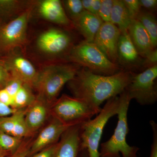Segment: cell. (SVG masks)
I'll return each instance as SVG.
<instances>
[{
    "label": "cell",
    "mask_w": 157,
    "mask_h": 157,
    "mask_svg": "<svg viewBox=\"0 0 157 157\" xmlns=\"http://www.w3.org/2000/svg\"><path fill=\"white\" fill-rule=\"evenodd\" d=\"M113 0H101L99 17L103 22H110Z\"/></svg>",
    "instance_id": "26"
},
{
    "label": "cell",
    "mask_w": 157,
    "mask_h": 157,
    "mask_svg": "<svg viewBox=\"0 0 157 157\" xmlns=\"http://www.w3.org/2000/svg\"><path fill=\"white\" fill-rule=\"evenodd\" d=\"M12 77L17 78L31 87H34L39 71L29 60L14 51L0 57Z\"/></svg>",
    "instance_id": "10"
},
{
    "label": "cell",
    "mask_w": 157,
    "mask_h": 157,
    "mask_svg": "<svg viewBox=\"0 0 157 157\" xmlns=\"http://www.w3.org/2000/svg\"><path fill=\"white\" fill-rule=\"evenodd\" d=\"M31 87L25 83L23 85L13 98V108L17 109L30 106L35 102V97Z\"/></svg>",
    "instance_id": "23"
},
{
    "label": "cell",
    "mask_w": 157,
    "mask_h": 157,
    "mask_svg": "<svg viewBox=\"0 0 157 157\" xmlns=\"http://www.w3.org/2000/svg\"><path fill=\"white\" fill-rule=\"evenodd\" d=\"M35 7L40 17L49 22L67 28H73V22L66 14L62 1H36Z\"/></svg>",
    "instance_id": "12"
},
{
    "label": "cell",
    "mask_w": 157,
    "mask_h": 157,
    "mask_svg": "<svg viewBox=\"0 0 157 157\" xmlns=\"http://www.w3.org/2000/svg\"><path fill=\"white\" fill-rule=\"evenodd\" d=\"M101 107H96L82 100L64 95L54 105L55 117L70 127L80 125L98 114Z\"/></svg>",
    "instance_id": "6"
},
{
    "label": "cell",
    "mask_w": 157,
    "mask_h": 157,
    "mask_svg": "<svg viewBox=\"0 0 157 157\" xmlns=\"http://www.w3.org/2000/svg\"><path fill=\"white\" fill-rule=\"evenodd\" d=\"M21 141V138L0 132V147L5 151H14L19 147Z\"/></svg>",
    "instance_id": "25"
},
{
    "label": "cell",
    "mask_w": 157,
    "mask_h": 157,
    "mask_svg": "<svg viewBox=\"0 0 157 157\" xmlns=\"http://www.w3.org/2000/svg\"><path fill=\"white\" fill-rule=\"evenodd\" d=\"M157 65H153L141 73H134L125 90L131 100L141 105H150L157 101Z\"/></svg>",
    "instance_id": "8"
},
{
    "label": "cell",
    "mask_w": 157,
    "mask_h": 157,
    "mask_svg": "<svg viewBox=\"0 0 157 157\" xmlns=\"http://www.w3.org/2000/svg\"><path fill=\"white\" fill-rule=\"evenodd\" d=\"M79 157H89L87 149H82L81 152H80Z\"/></svg>",
    "instance_id": "39"
},
{
    "label": "cell",
    "mask_w": 157,
    "mask_h": 157,
    "mask_svg": "<svg viewBox=\"0 0 157 157\" xmlns=\"http://www.w3.org/2000/svg\"><path fill=\"white\" fill-rule=\"evenodd\" d=\"M67 58L73 63L99 75L109 76L123 70L110 61L94 42L84 40L73 45Z\"/></svg>",
    "instance_id": "5"
},
{
    "label": "cell",
    "mask_w": 157,
    "mask_h": 157,
    "mask_svg": "<svg viewBox=\"0 0 157 157\" xmlns=\"http://www.w3.org/2000/svg\"><path fill=\"white\" fill-rule=\"evenodd\" d=\"M128 32L139 55L146 58L155 49L153 46L148 34L137 20H132Z\"/></svg>",
    "instance_id": "15"
},
{
    "label": "cell",
    "mask_w": 157,
    "mask_h": 157,
    "mask_svg": "<svg viewBox=\"0 0 157 157\" xmlns=\"http://www.w3.org/2000/svg\"><path fill=\"white\" fill-rule=\"evenodd\" d=\"M93 0H82L83 9L85 11L90 12Z\"/></svg>",
    "instance_id": "38"
},
{
    "label": "cell",
    "mask_w": 157,
    "mask_h": 157,
    "mask_svg": "<svg viewBox=\"0 0 157 157\" xmlns=\"http://www.w3.org/2000/svg\"><path fill=\"white\" fill-rule=\"evenodd\" d=\"M140 7L148 10H153L156 8L157 0H139Z\"/></svg>",
    "instance_id": "34"
},
{
    "label": "cell",
    "mask_w": 157,
    "mask_h": 157,
    "mask_svg": "<svg viewBox=\"0 0 157 157\" xmlns=\"http://www.w3.org/2000/svg\"><path fill=\"white\" fill-rule=\"evenodd\" d=\"M103 21L98 16L86 11L73 21V27L83 36L85 41L93 42Z\"/></svg>",
    "instance_id": "17"
},
{
    "label": "cell",
    "mask_w": 157,
    "mask_h": 157,
    "mask_svg": "<svg viewBox=\"0 0 157 157\" xmlns=\"http://www.w3.org/2000/svg\"><path fill=\"white\" fill-rule=\"evenodd\" d=\"M121 34L118 28L112 23L103 22L94 41L107 58L116 64L118 61L117 47Z\"/></svg>",
    "instance_id": "11"
},
{
    "label": "cell",
    "mask_w": 157,
    "mask_h": 157,
    "mask_svg": "<svg viewBox=\"0 0 157 157\" xmlns=\"http://www.w3.org/2000/svg\"><path fill=\"white\" fill-rule=\"evenodd\" d=\"M62 2L66 14L72 22L85 11L81 0H65Z\"/></svg>",
    "instance_id": "24"
},
{
    "label": "cell",
    "mask_w": 157,
    "mask_h": 157,
    "mask_svg": "<svg viewBox=\"0 0 157 157\" xmlns=\"http://www.w3.org/2000/svg\"><path fill=\"white\" fill-rule=\"evenodd\" d=\"M81 67L73 63H57L43 67L39 71L34 87L39 93L40 101H54L62 88L75 77Z\"/></svg>",
    "instance_id": "2"
},
{
    "label": "cell",
    "mask_w": 157,
    "mask_h": 157,
    "mask_svg": "<svg viewBox=\"0 0 157 157\" xmlns=\"http://www.w3.org/2000/svg\"><path fill=\"white\" fill-rule=\"evenodd\" d=\"M25 113L17 110L12 115L0 117V132L21 138L28 135L30 132L26 124Z\"/></svg>",
    "instance_id": "16"
},
{
    "label": "cell",
    "mask_w": 157,
    "mask_h": 157,
    "mask_svg": "<svg viewBox=\"0 0 157 157\" xmlns=\"http://www.w3.org/2000/svg\"><path fill=\"white\" fill-rule=\"evenodd\" d=\"M29 151V149L24 147L17 151L11 157H26L28 155Z\"/></svg>",
    "instance_id": "37"
},
{
    "label": "cell",
    "mask_w": 157,
    "mask_h": 157,
    "mask_svg": "<svg viewBox=\"0 0 157 157\" xmlns=\"http://www.w3.org/2000/svg\"><path fill=\"white\" fill-rule=\"evenodd\" d=\"M132 20L136 19L141 11L139 0H123Z\"/></svg>",
    "instance_id": "27"
},
{
    "label": "cell",
    "mask_w": 157,
    "mask_h": 157,
    "mask_svg": "<svg viewBox=\"0 0 157 157\" xmlns=\"http://www.w3.org/2000/svg\"><path fill=\"white\" fill-rule=\"evenodd\" d=\"M118 62L125 66L135 65L139 62V54L128 31L121 32L117 47Z\"/></svg>",
    "instance_id": "18"
},
{
    "label": "cell",
    "mask_w": 157,
    "mask_h": 157,
    "mask_svg": "<svg viewBox=\"0 0 157 157\" xmlns=\"http://www.w3.org/2000/svg\"><path fill=\"white\" fill-rule=\"evenodd\" d=\"M101 0H93L90 12L99 17V13L101 8Z\"/></svg>",
    "instance_id": "35"
},
{
    "label": "cell",
    "mask_w": 157,
    "mask_h": 157,
    "mask_svg": "<svg viewBox=\"0 0 157 157\" xmlns=\"http://www.w3.org/2000/svg\"><path fill=\"white\" fill-rule=\"evenodd\" d=\"M12 77L4 62L0 59V89L5 88Z\"/></svg>",
    "instance_id": "29"
},
{
    "label": "cell",
    "mask_w": 157,
    "mask_h": 157,
    "mask_svg": "<svg viewBox=\"0 0 157 157\" xmlns=\"http://www.w3.org/2000/svg\"><path fill=\"white\" fill-rule=\"evenodd\" d=\"M26 112L25 121L30 132L38 129L45 122L47 115V109L41 101H35Z\"/></svg>",
    "instance_id": "20"
},
{
    "label": "cell",
    "mask_w": 157,
    "mask_h": 157,
    "mask_svg": "<svg viewBox=\"0 0 157 157\" xmlns=\"http://www.w3.org/2000/svg\"><path fill=\"white\" fill-rule=\"evenodd\" d=\"M132 20L123 0H113L110 22L122 32L128 31Z\"/></svg>",
    "instance_id": "21"
},
{
    "label": "cell",
    "mask_w": 157,
    "mask_h": 157,
    "mask_svg": "<svg viewBox=\"0 0 157 157\" xmlns=\"http://www.w3.org/2000/svg\"><path fill=\"white\" fill-rule=\"evenodd\" d=\"M35 5L13 19L0 24V57L25 44Z\"/></svg>",
    "instance_id": "7"
},
{
    "label": "cell",
    "mask_w": 157,
    "mask_h": 157,
    "mask_svg": "<svg viewBox=\"0 0 157 157\" xmlns=\"http://www.w3.org/2000/svg\"><path fill=\"white\" fill-rule=\"evenodd\" d=\"M0 101L7 106L13 107V98L4 88L0 89Z\"/></svg>",
    "instance_id": "32"
},
{
    "label": "cell",
    "mask_w": 157,
    "mask_h": 157,
    "mask_svg": "<svg viewBox=\"0 0 157 157\" xmlns=\"http://www.w3.org/2000/svg\"><path fill=\"white\" fill-rule=\"evenodd\" d=\"M36 1L0 0V24L9 21L35 5Z\"/></svg>",
    "instance_id": "19"
},
{
    "label": "cell",
    "mask_w": 157,
    "mask_h": 157,
    "mask_svg": "<svg viewBox=\"0 0 157 157\" xmlns=\"http://www.w3.org/2000/svg\"><path fill=\"white\" fill-rule=\"evenodd\" d=\"M70 127L55 117L51 123L40 132L29 149V153H35L50 144H55Z\"/></svg>",
    "instance_id": "14"
},
{
    "label": "cell",
    "mask_w": 157,
    "mask_h": 157,
    "mask_svg": "<svg viewBox=\"0 0 157 157\" xmlns=\"http://www.w3.org/2000/svg\"><path fill=\"white\" fill-rule=\"evenodd\" d=\"M121 102L120 95L108 99L96 117L80 125L82 147L87 149L89 157H100L98 149L104 127L110 118L118 113Z\"/></svg>",
    "instance_id": "4"
},
{
    "label": "cell",
    "mask_w": 157,
    "mask_h": 157,
    "mask_svg": "<svg viewBox=\"0 0 157 157\" xmlns=\"http://www.w3.org/2000/svg\"><path fill=\"white\" fill-rule=\"evenodd\" d=\"M37 49L45 56H60L68 54L73 47V39L67 31L51 28L42 32L37 38Z\"/></svg>",
    "instance_id": "9"
},
{
    "label": "cell",
    "mask_w": 157,
    "mask_h": 157,
    "mask_svg": "<svg viewBox=\"0 0 157 157\" xmlns=\"http://www.w3.org/2000/svg\"><path fill=\"white\" fill-rule=\"evenodd\" d=\"M7 152L3 150L0 147V157H6Z\"/></svg>",
    "instance_id": "40"
},
{
    "label": "cell",
    "mask_w": 157,
    "mask_h": 157,
    "mask_svg": "<svg viewBox=\"0 0 157 157\" xmlns=\"http://www.w3.org/2000/svg\"><path fill=\"white\" fill-rule=\"evenodd\" d=\"M17 109L7 106L0 101V117H6L12 115Z\"/></svg>",
    "instance_id": "33"
},
{
    "label": "cell",
    "mask_w": 157,
    "mask_h": 157,
    "mask_svg": "<svg viewBox=\"0 0 157 157\" xmlns=\"http://www.w3.org/2000/svg\"><path fill=\"white\" fill-rule=\"evenodd\" d=\"M24 83L19 79L12 77L11 80L8 82L4 88L6 90L7 92L9 93V94L13 99L16 93L18 92Z\"/></svg>",
    "instance_id": "28"
},
{
    "label": "cell",
    "mask_w": 157,
    "mask_h": 157,
    "mask_svg": "<svg viewBox=\"0 0 157 157\" xmlns=\"http://www.w3.org/2000/svg\"><path fill=\"white\" fill-rule=\"evenodd\" d=\"M80 125L69 128L61 136L54 157H79L82 150Z\"/></svg>",
    "instance_id": "13"
},
{
    "label": "cell",
    "mask_w": 157,
    "mask_h": 157,
    "mask_svg": "<svg viewBox=\"0 0 157 157\" xmlns=\"http://www.w3.org/2000/svg\"><path fill=\"white\" fill-rule=\"evenodd\" d=\"M152 132V142L149 157H157V124L155 121H150Z\"/></svg>",
    "instance_id": "30"
},
{
    "label": "cell",
    "mask_w": 157,
    "mask_h": 157,
    "mask_svg": "<svg viewBox=\"0 0 157 157\" xmlns=\"http://www.w3.org/2000/svg\"><path fill=\"white\" fill-rule=\"evenodd\" d=\"M141 23L150 37L154 48L157 45V23L156 19L151 13L140 11L136 19Z\"/></svg>",
    "instance_id": "22"
},
{
    "label": "cell",
    "mask_w": 157,
    "mask_h": 157,
    "mask_svg": "<svg viewBox=\"0 0 157 157\" xmlns=\"http://www.w3.org/2000/svg\"><path fill=\"white\" fill-rule=\"evenodd\" d=\"M81 67L67 84L74 97L96 107H100L104 101L121 94L134 74L131 71L122 70L113 75L106 76Z\"/></svg>",
    "instance_id": "1"
},
{
    "label": "cell",
    "mask_w": 157,
    "mask_h": 157,
    "mask_svg": "<svg viewBox=\"0 0 157 157\" xmlns=\"http://www.w3.org/2000/svg\"><path fill=\"white\" fill-rule=\"evenodd\" d=\"M120 96L121 102L117 114V124L111 137L101 144L100 157H120V153L122 157H137V152L140 149L127 143L126 137L129 132L128 112L132 100L125 90Z\"/></svg>",
    "instance_id": "3"
},
{
    "label": "cell",
    "mask_w": 157,
    "mask_h": 157,
    "mask_svg": "<svg viewBox=\"0 0 157 157\" xmlns=\"http://www.w3.org/2000/svg\"><path fill=\"white\" fill-rule=\"evenodd\" d=\"M147 61L149 63L152 64H157V51L156 49H155L152 51L146 58Z\"/></svg>",
    "instance_id": "36"
},
{
    "label": "cell",
    "mask_w": 157,
    "mask_h": 157,
    "mask_svg": "<svg viewBox=\"0 0 157 157\" xmlns=\"http://www.w3.org/2000/svg\"><path fill=\"white\" fill-rule=\"evenodd\" d=\"M57 147L58 143L55 144L32 157H54Z\"/></svg>",
    "instance_id": "31"
}]
</instances>
